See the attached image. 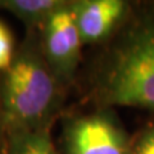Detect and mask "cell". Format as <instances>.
<instances>
[{"mask_svg": "<svg viewBox=\"0 0 154 154\" xmlns=\"http://www.w3.org/2000/svg\"><path fill=\"white\" fill-rule=\"evenodd\" d=\"M63 84L42 55L38 32L30 31L0 79V119L5 134L50 127Z\"/></svg>", "mask_w": 154, "mask_h": 154, "instance_id": "cell-1", "label": "cell"}, {"mask_svg": "<svg viewBox=\"0 0 154 154\" xmlns=\"http://www.w3.org/2000/svg\"><path fill=\"white\" fill-rule=\"evenodd\" d=\"M95 88L105 108L154 110V13L126 25L104 57Z\"/></svg>", "mask_w": 154, "mask_h": 154, "instance_id": "cell-2", "label": "cell"}, {"mask_svg": "<svg viewBox=\"0 0 154 154\" xmlns=\"http://www.w3.org/2000/svg\"><path fill=\"white\" fill-rule=\"evenodd\" d=\"M37 32L48 66L63 85L71 82L79 67L84 46L72 2H64Z\"/></svg>", "mask_w": 154, "mask_h": 154, "instance_id": "cell-3", "label": "cell"}, {"mask_svg": "<svg viewBox=\"0 0 154 154\" xmlns=\"http://www.w3.org/2000/svg\"><path fill=\"white\" fill-rule=\"evenodd\" d=\"M64 146L67 154H130L131 140L113 113L100 109L66 125Z\"/></svg>", "mask_w": 154, "mask_h": 154, "instance_id": "cell-4", "label": "cell"}, {"mask_svg": "<svg viewBox=\"0 0 154 154\" xmlns=\"http://www.w3.org/2000/svg\"><path fill=\"white\" fill-rule=\"evenodd\" d=\"M72 7L84 45L107 40L128 12V4L122 0H79Z\"/></svg>", "mask_w": 154, "mask_h": 154, "instance_id": "cell-5", "label": "cell"}, {"mask_svg": "<svg viewBox=\"0 0 154 154\" xmlns=\"http://www.w3.org/2000/svg\"><path fill=\"white\" fill-rule=\"evenodd\" d=\"M63 3L62 0H0V9L13 14L30 31H38Z\"/></svg>", "mask_w": 154, "mask_h": 154, "instance_id": "cell-6", "label": "cell"}, {"mask_svg": "<svg viewBox=\"0 0 154 154\" xmlns=\"http://www.w3.org/2000/svg\"><path fill=\"white\" fill-rule=\"evenodd\" d=\"M49 128L42 127L8 134L5 154H59Z\"/></svg>", "mask_w": 154, "mask_h": 154, "instance_id": "cell-7", "label": "cell"}, {"mask_svg": "<svg viewBox=\"0 0 154 154\" xmlns=\"http://www.w3.org/2000/svg\"><path fill=\"white\" fill-rule=\"evenodd\" d=\"M14 40L9 28L0 21V72H4L11 66L14 58Z\"/></svg>", "mask_w": 154, "mask_h": 154, "instance_id": "cell-8", "label": "cell"}, {"mask_svg": "<svg viewBox=\"0 0 154 154\" xmlns=\"http://www.w3.org/2000/svg\"><path fill=\"white\" fill-rule=\"evenodd\" d=\"M130 154H154V121L146 125L131 141Z\"/></svg>", "mask_w": 154, "mask_h": 154, "instance_id": "cell-9", "label": "cell"}, {"mask_svg": "<svg viewBox=\"0 0 154 154\" xmlns=\"http://www.w3.org/2000/svg\"><path fill=\"white\" fill-rule=\"evenodd\" d=\"M0 130H3V126H2V119H0Z\"/></svg>", "mask_w": 154, "mask_h": 154, "instance_id": "cell-10", "label": "cell"}]
</instances>
